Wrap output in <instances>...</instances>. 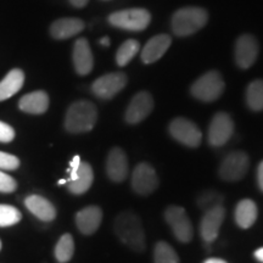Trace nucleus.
<instances>
[{
    "label": "nucleus",
    "instance_id": "obj_1",
    "mask_svg": "<svg viewBox=\"0 0 263 263\" xmlns=\"http://www.w3.org/2000/svg\"><path fill=\"white\" fill-rule=\"evenodd\" d=\"M114 228L117 238L127 248L136 252H143L145 250V232L141 226L140 218L136 213L130 211L120 213L115 219Z\"/></svg>",
    "mask_w": 263,
    "mask_h": 263
},
{
    "label": "nucleus",
    "instance_id": "obj_2",
    "mask_svg": "<svg viewBox=\"0 0 263 263\" xmlns=\"http://www.w3.org/2000/svg\"><path fill=\"white\" fill-rule=\"evenodd\" d=\"M97 120L98 111L93 103L87 100L76 101L66 112L65 128L73 134L85 133L93 129Z\"/></svg>",
    "mask_w": 263,
    "mask_h": 263
},
{
    "label": "nucleus",
    "instance_id": "obj_3",
    "mask_svg": "<svg viewBox=\"0 0 263 263\" xmlns=\"http://www.w3.org/2000/svg\"><path fill=\"white\" fill-rule=\"evenodd\" d=\"M209 21V14L205 9L189 6L182 8L172 16V31L178 37H186L200 31Z\"/></svg>",
    "mask_w": 263,
    "mask_h": 263
},
{
    "label": "nucleus",
    "instance_id": "obj_4",
    "mask_svg": "<svg viewBox=\"0 0 263 263\" xmlns=\"http://www.w3.org/2000/svg\"><path fill=\"white\" fill-rule=\"evenodd\" d=\"M224 87L226 84L222 74L218 71H210L194 82L190 91L197 100L211 103L221 98L224 91Z\"/></svg>",
    "mask_w": 263,
    "mask_h": 263
},
{
    "label": "nucleus",
    "instance_id": "obj_5",
    "mask_svg": "<svg viewBox=\"0 0 263 263\" xmlns=\"http://www.w3.org/2000/svg\"><path fill=\"white\" fill-rule=\"evenodd\" d=\"M108 22L117 28L140 32L150 25L151 15L145 9H127L111 14L108 16Z\"/></svg>",
    "mask_w": 263,
    "mask_h": 263
},
{
    "label": "nucleus",
    "instance_id": "obj_6",
    "mask_svg": "<svg viewBox=\"0 0 263 263\" xmlns=\"http://www.w3.org/2000/svg\"><path fill=\"white\" fill-rule=\"evenodd\" d=\"M70 173V178L66 180V183L72 194L82 195L90 189L94 180V173L89 163L82 162L80 156H74L71 162Z\"/></svg>",
    "mask_w": 263,
    "mask_h": 263
},
{
    "label": "nucleus",
    "instance_id": "obj_7",
    "mask_svg": "<svg viewBox=\"0 0 263 263\" xmlns=\"http://www.w3.org/2000/svg\"><path fill=\"white\" fill-rule=\"evenodd\" d=\"M164 219L168 223L177 240L184 242V244L192 241L194 236V228L192 221H190L183 207L170 206L164 211Z\"/></svg>",
    "mask_w": 263,
    "mask_h": 263
},
{
    "label": "nucleus",
    "instance_id": "obj_8",
    "mask_svg": "<svg viewBox=\"0 0 263 263\" xmlns=\"http://www.w3.org/2000/svg\"><path fill=\"white\" fill-rule=\"evenodd\" d=\"M250 160L244 151H233L222 160L218 174L227 182H236L245 176L249 170Z\"/></svg>",
    "mask_w": 263,
    "mask_h": 263
},
{
    "label": "nucleus",
    "instance_id": "obj_9",
    "mask_svg": "<svg viewBox=\"0 0 263 263\" xmlns=\"http://www.w3.org/2000/svg\"><path fill=\"white\" fill-rule=\"evenodd\" d=\"M170 133L177 141L189 147H197L202 140V133L199 127L184 117L174 118L170 124Z\"/></svg>",
    "mask_w": 263,
    "mask_h": 263
},
{
    "label": "nucleus",
    "instance_id": "obj_10",
    "mask_svg": "<svg viewBox=\"0 0 263 263\" xmlns=\"http://www.w3.org/2000/svg\"><path fill=\"white\" fill-rule=\"evenodd\" d=\"M159 186V177L151 164L141 162L132 173V188L139 195H150Z\"/></svg>",
    "mask_w": 263,
    "mask_h": 263
},
{
    "label": "nucleus",
    "instance_id": "obj_11",
    "mask_svg": "<svg viewBox=\"0 0 263 263\" xmlns=\"http://www.w3.org/2000/svg\"><path fill=\"white\" fill-rule=\"evenodd\" d=\"M127 85V76L122 72L107 73L98 78L91 85V91L95 97L110 100L115 95L120 93Z\"/></svg>",
    "mask_w": 263,
    "mask_h": 263
},
{
    "label": "nucleus",
    "instance_id": "obj_12",
    "mask_svg": "<svg viewBox=\"0 0 263 263\" xmlns=\"http://www.w3.org/2000/svg\"><path fill=\"white\" fill-rule=\"evenodd\" d=\"M234 133V122L226 112H218L213 116L209 128V143L218 147L224 145Z\"/></svg>",
    "mask_w": 263,
    "mask_h": 263
},
{
    "label": "nucleus",
    "instance_id": "obj_13",
    "mask_svg": "<svg viewBox=\"0 0 263 263\" xmlns=\"http://www.w3.org/2000/svg\"><path fill=\"white\" fill-rule=\"evenodd\" d=\"M258 42L254 35L242 34L235 43V62L242 70H248L258 57Z\"/></svg>",
    "mask_w": 263,
    "mask_h": 263
},
{
    "label": "nucleus",
    "instance_id": "obj_14",
    "mask_svg": "<svg viewBox=\"0 0 263 263\" xmlns=\"http://www.w3.org/2000/svg\"><path fill=\"white\" fill-rule=\"evenodd\" d=\"M154 108L153 97L146 91L136 94L128 105L124 118L129 124H137L149 116Z\"/></svg>",
    "mask_w": 263,
    "mask_h": 263
},
{
    "label": "nucleus",
    "instance_id": "obj_15",
    "mask_svg": "<svg viewBox=\"0 0 263 263\" xmlns=\"http://www.w3.org/2000/svg\"><path fill=\"white\" fill-rule=\"evenodd\" d=\"M226 217V210L222 205L205 212L201 223H200V233L201 238L206 244H211L218 236L219 228H221Z\"/></svg>",
    "mask_w": 263,
    "mask_h": 263
},
{
    "label": "nucleus",
    "instance_id": "obj_16",
    "mask_svg": "<svg viewBox=\"0 0 263 263\" xmlns=\"http://www.w3.org/2000/svg\"><path fill=\"white\" fill-rule=\"evenodd\" d=\"M107 177L115 183H121L128 176V159L121 147H114L106 160Z\"/></svg>",
    "mask_w": 263,
    "mask_h": 263
},
{
    "label": "nucleus",
    "instance_id": "obj_17",
    "mask_svg": "<svg viewBox=\"0 0 263 263\" xmlns=\"http://www.w3.org/2000/svg\"><path fill=\"white\" fill-rule=\"evenodd\" d=\"M103 221V211L98 206H88L77 212L76 226L82 234L91 235L97 232Z\"/></svg>",
    "mask_w": 263,
    "mask_h": 263
},
{
    "label": "nucleus",
    "instance_id": "obj_18",
    "mask_svg": "<svg viewBox=\"0 0 263 263\" xmlns=\"http://www.w3.org/2000/svg\"><path fill=\"white\" fill-rule=\"evenodd\" d=\"M72 59H73L74 70L78 74L85 76L90 73L94 66V59L87 39L80 38L74 42Z\"/></svg>",
    "mask_w": 263,
    "mask_h": 263
},
{
    "label": "nucleus",
    "instance_id": "obj_19",
    "mask_svg": "<svg viewBox=\"0 0 263 263\" xmlns=\"http://www.w3.org/2000/svg\"><path fill=\"white\" fill-rule=\"evenodd\" d=\"M172 43V38L167 34L155 35L146 43L145 47L141 50V60L144 64H154L163 57V54L168 50Z\"/></svg>",
    "mask_w": 263,
    "mask_h": 263
},
{
    "label": "nucleus",
    "instance_id": "obj_20",
    "mask_svg": "<svg viewBox=\"0 0 263 263\" xmlns=\"http://www.w3.org/2000/svg\"><path fill=\"white\" fill-rule=\"evenodd\" d=\"M84 29V22L80 18L74 17H65L59 18L54 21L50 26V34L52 38L64 41L71 37H74L78 33Z\"/></svg>",
    "mask_w": 263,
    "mask_h": 263
},
{
    "label": "nucleus",
    "instance_id": "obj_21",
    "mask_svg": "<svg viewBox=\"0 0 263 263\" xmlns=\"http://www.w3.org/2000/svg\"><path fill=\"white\" fill-rule=\"evenodd\" d=\"M25 205L29 212L43 222H51L57 217V209L54 205L41 195H29L26 197Z\"/></svg>",
    "mask_w": 263,
    "mask_h": 263
},
{
    "label": "nucleus",
    "instance_id": "obj_22",
    "mask_svg": "<svg viewBox=\"0 0 263 263\" xmlns=\"http://www.w3.org/2000/svg\"><path fill=\"white\" fill-rule=\"evenodd\" d=\"M20 110L26 114L42 115L49 107V97L45 91L37 90L33 93L26 94L18 101Z\"/></svg>",
    "mask_w": 263,
    "mask_h": 263
},
{
    "label": "nucleus",
    "instance_id": "obj_23",
    "mask_svg": "<svg viewBox=\"0 0 263 263\" xmlns=\"http://www.w3.org/2000/svg\"><path fill=\"white\" fill-rule=\"evenodd\" d=\"M25 82V73L20 68H14L6 74V77L0 82V101L11 98L22 88Z\"/></svg>",
    "mask_w": 263,
    "mask_h": 263
},
{
    "label": "nucleus",
    "instance_id": "obj_24",
    "mask_svg": "<svg viewBox=\"0 0 263 263\" xmlns=\"http://www.w3.org/2000/svg\"><path fill=\"white\" fill-rule=\"evenodd\" d=\"M257 219V206L250 199L241 200L235 209V222L240 228L248 229Z\"/></svg>",
    "mask_w": 263,
    "mask_h": 263
},
{
    "label": "nucleus",
    "instance_id": "obj_25",
    "mask_svg": "<svg viewBox=\"0 0 263 263\" xmlns=\"http://www.w3.org/2000/svg\"><path fill=\"white\" fill-rule=\"evenodd\" d=\"M246 103L252 111L263 110V80H256L249 84Z\"/></svg>",
    "mask_w": 263,
    "mask_h": 263
},
{
    "label": "nucleus",
    "instance_id": "obj_26",
    "mask_svg": "<svg viewBox=\"0 0 263 263\" xmlns=\"http://www.w3.org/2000/svg\"><path fill=\"white\" fill-rule=\"evenodd\" d=\"M74 254V241L71 234H64L55 246V258L59 263L71 261Z\"/></svg>",
    "mask_w": 263,
    "mask_h": 263
},
{
    "label": "nucleus",
    "instance_id": "obj_27",
    "mask_svg": "<svg viewBox=\"0 0 263 263\" xmlns=\"http://www.w3.org/2000/svg\"><path fill=\"white\" fill-rule=\"evenodd\" d=\"M139 48V43L134 41V39H128V41L124 42L123 44L118 48V50L116 52L117 65L123 67V66L129 64V62L133 60V58L138 54Z\"/></svg>",
    "mask_w": 263,
    "mask_h": 263
},
{
    "label": "nucleus",
    "instance_id": "obj_28",
    "mask_svg": "<svg viewBox=\"0 0 263 263\" xmlns=\"http://www.w3.org/2000/svg\"><path fill=\"white\" fill-rule=\"evenodd\" d=\"M154 261L155 263H179V257L170 244L159 241L154 249Z\"/></svg>",
    "mask_w": 263,
    "mask_h": 263
},
{
    "label": "nucleus",
    "instance_id": "obj_29",
    "mask_svg": "<svg viewBox=\"0 0 263 263\" xmlns=\"http://www.w3.org/2000/svg\"><path fill=\"white\" fill-rule=\"evenodd\" d=\"M223 202V195L218 194L213 190H207L200 194L199 197L196 199V203L199 209H201L203 212L210 211V210L215 209L217 206H221Z\"/></svg>",
    "mask_w": 263,
    "mask_h": 263
},
{
    "label": "nucleus",
    "instance_id": "obj_30",
    "mask_svg": "<svg viewBox=\"0 0 263 263\" xmlns=\"http://www.w3.org/2000/svg\"><path fill=\"white\" fill-rule=\"evenodd\" d=\"M22 215L17 209L10 205H0V227H11L21 221Z\"/></svg>",
    "mask_w": 263,
    "mask_h": 263
},
{
    "label": "nucleus",
    "instance_id": "obj_31",
    "mask_svg": "<svg viewBox=\"0 0 263 263\" xmlns=\"http://www.w3.org/2000/svg\"><path fill=\"white\" fill-rule=\"evenodd\" d=\"M20 166V160L15 155L0 151V170L14 171Z\"/></svg>",
    "mask_w": 263,
    "mask_h": 263
},
{
    "label": "nucleus",
    "instance_id": "obj_32",
    "mask_svg": "<svg viewBox=\"0 0 263 263\" xmlns=\"http://www.w3.org/2000/svg\"><path fill=\"white\" fill-rule=\"evenodd\" d=\"M17 189V183L11 176L0 171V193H14Z\"/></svg>",
    "mask_w": 263,
    "mask_h": 263
},
{
    "label": "nucleus",
    "instance_id": "obj_33",
    "mask_svg": "<svg viewBox=\"0 0 263 263\" xmlns=\"http://www.w3.org/2000/svg\"><path fill=\"white\" fill-rule=\"evenodd\" d=\"M14 128L0 121V143H10V141L14 140Z\"/></svg>",
    "mask_w": 263,
    "mask_h": 263
},
{
    "label": "nucleus",
    "instance_id": "obj_34",
    "mask_svg": "<svg viewBox=\"0 0 263 263\" xmlns=\"http://www.w3.org/2000/svg\"><path fill=\"white\" fill-rule=\"evenodd\" d=\"M257 182H258L259 189L263 192V161L259 163L258 170H257Z\"/></svg>",
    "mask_w": 263,
    "mask_h": 263
},
{
    "label": "nucleus",
    "instance_id": "obj_35",
    "mask_svg": "<svg viewBox=\"0 0 263 263\" xmlns=\"http://www.w3.org/2000/svg\"><path fill=\"white\" fill-rule=\"evenodd\" d=\"M88 2L89 0H70V3L74 8H84L88 4Z\"/></svg>",
    "mask_w": 263,
    "mask_h": 263
},
{
    "label": "nucleus",
    "instance_id": "obj_36",
    "mask_svg": "<svg viewBox=\"0 0 263 263\" xmlns=\"http://www.w3.org/2000/svg\"><path fill=\"white\" fill-rule=\"evenodd\" d=\"M255 257L257 258L259 262L263 263V248L256 250V251H255Z\"/></svg>",
    "mask_w": 263,
    "mask_h": 263
},
{
    "label": "nucleus",
    "instance_id": "obj_37",
    "mask_svg": "<svg viewBox=\"0 0 263 263\" xmlns=\"http://www.w3.org/2000/svg\"><path fill=\"white\" fill-rule=\"evenodd\" d=\"M203 263H227V262L223 261V259H221V258H209V259H206Z\"/></svg>",
    "mask_w": 263,
    "mask_h": 263
},
{
    "label": "nucleus",
    "instance_id": "obj_38",
    "mask_svg": "<svg viewBox=\"0 0 263 263\" xmlns=\"http://www.w3.org/2000/svg\"><path fill=\"white\" fill-rule=\"evenodd\" d=\"M100 44L103 45V47H108L110 45V39H108L107 37H104L100 39Z\"/></svg>",
    "mask_w": 263,
    "mask_h": 263
},
{
    "label": "nucleus",
    "instance_id": "obj_39",
    "mask_svg": "<svg viewBox=\"0 0 263 263\" xmlns=\"http://www.w3.org/2000/svg\"><path fill=\"white\" fill-rule=\"evenodd\" d=\"M0 250H2V241H0Z\"/></svg>",
    "mask_w": 263,
    "mask_h": 263
}]
</instances>
